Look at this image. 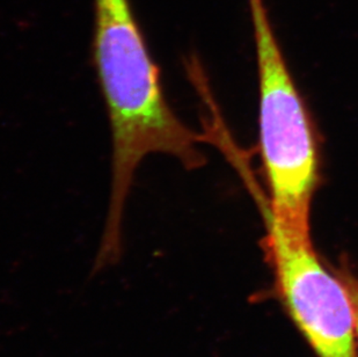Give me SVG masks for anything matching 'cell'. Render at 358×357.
<instances>
[{
    "label": "cell",
    "instance_id": "7a4b0ae2",
    "mask_svg": "<svg viewBox=\"0 0 358 357\" xmlns=\"http://www.w3.org/2000/svg\"><path fill=\"white\" fill-rule=\"evenodd\" d=\"M271 293L317 357H358L355 314L345 284L315 251L266 220L261 240Z\"/></svg>",
    "mask_w": 358,
    "mask_h": 357
},
{
    "label": "cell",
    "instance_id": "6da1fadb",
    "mask_svg": "<svg viewBox=\"0 0 358 357\" xmlns=\"http://www.w3.org/2000/svg\"><path fill=\"white\" fill-rule=\"evenodd\" d=\"M259 71V150L268 187L264 218L311 239V206L320 185L318 134L294 83L264 0H248Z\"/></svg>",
    "mask_w": 358,
    "mask_h": 357
},
{
    "label": "cell",
    "instance_id": "3957f363",
    "mask_svg": "<svg viewBox=\"0 0 358 357\" xmlns=\"http://www.w3.org/2000/svg\"><path fill=\"white\" fill-rule=\"evenodd\" d=\"M333 270L338 275V279L342 281V284H345V289L348 291L349 297L352 300V309L355 314L356 337H357L358 348V275L352 272L350 266L345 261L340 263L338 267H333Z\"/></svg>",
    "mask_w": 358,
    "mask_h": 357
}]
</instances>
